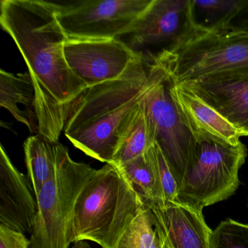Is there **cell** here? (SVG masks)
I'll return each mask as SVG.
<instances>
[{
    "label": "cell",
    "mask_w": 248,
    "mask_h": 248,
    "mask_svg": "<svg viewBox=\"0 0 248 248\" xmlns=\"http://www.w3.org/2000/svg\"><path fill=\"white\" fill-rule=\"evenodd\" d=\"M144 204L120 170L111 163L97 170L75 204L73 242L91 241L117 248Z\"/></svg>",
    "instance_id": "cell-4"
},
{
    "label": "cell",
    "mask_w": 248,
    "mask_h": 248,
    "mask_svg": "<svg viewBox=\"0 0 248 248\" xmlns=\"http://www.w3.org/2000/svg\"><path fill=\"white\" fill-rule=\"evenodd\" d=\"M248 149L210 140H194L177 201L202 210L204 207L232 197L239 187V170L245 163Z\"/></svg>",
    "instance_id": "cell-6"
},
{
    "label": "cell",
    "mask_w": 248,
    "mask_h": 248,
    "mask_svg": "<svg viewBox=\"0 0 248 248\" xmlns=\"http://www.w3.org/2000/svg\"><path fill=\"white\" fill-rule=\"evenodd\" d=\"M167 82L180 117L195 141L210 140L232 146L240 143V133L216 110L184 85Z\"/></svg>",
    "instance_id": "cell-12"
},
{
    "label": "cell",
    "mask_w": 248,
    "mask_h": 248,
    "mask_svg": "<svg viewBox=\"0 0 248 248\" xmlns=\"http://www.w3.org/2000/svg\"><path fill=\"white\" fill-rule=\"evenodd\" d=\"M152 59L168 82L183 84L227 71L248 69V34L227 27L206 28L194 23L187 7L184 29Z\"/></svg>",
    "instance_id": "cell-3"
},
{
    "label": "cell",
    "mask_w": 248,
    "mask_h": 248,
    "mask_svg": "<svg viewBox=\"0 0 248 248\" xmlns=\"http://www.w3.org/2000/svg\"><path fill=\"white\" fill-rule=\"evenodd\" d=\"M30 240L25 233L0 225V248H30Z\"/></svg>",
    "instance_id": "cell-23"
},
{
    "label": "cell",
    "mask_w": 248,
    "mask_h": 248,
    "mask_svg": "<svg viewBox=\"0 0 248 248\" xmlns=\"http://www.w3.org/2000/svg\"><path fill=\"white\" fill-rule=\"evenodd\" d=\"M0 24L22 55L37 96L38 135L59 143L72 108L87 87L68 66V37L59 23L56 2L2 0Z\"/></svg>",
    "instance_id": "cell-1"
},
{
    "label": "cell",
    "mask_w": 248,
    "mask_h": 248,
    "mask_svg": "<svg viewBox=\"0 0 248 248\" xmlns=\"http://www.w3.org/2000/svg\"><path fill=\"white\" fill-rule=\"evenodd\" d=\"M172 248H210L213 231L202 210L179 201L150 204Z\"/></svg>",
    "instance_id": "cell-13"
},
{
    "label": "cell",
    "mask_w": 248,
    "mask_h": 248,
    "mask_svg": "<svg viewBox=\"0 0 248 248\" xmlns=\"http://www.w3.org/2000/svg\"><path fill=\"white\" fill-rule=\"evenodd\" d=\"M117 168L120 170L143 204L150 205L165 202L156 168L147 152Z\"/></svg>",
    "instance_id": "cell-16"
},
{
    "label": "cell",
    "mask_w": 248,
    "mask_h": 248,
    "mask_svg": "<svg viewBox=\"0 0 248 248\" xmlns=\"http://www.w3.org/2000/svg\"><path fill=\"white\" fill-rule=\"evenodd\" d=\"M24 149L27 177L37 197L56 168V144L37 134L26 140Z\"/></svg>",
    "instance_id": "cell-18"
},
{
    "label": "cell",
    "mask_w": 248,
    "mask_h": 248,
    "mask_svg": "<svg viewBox=\"0 0 248 248\" xmlns=\"http://www.w3.org/2000/svg\"><path fill=\"white\" fill-rule=\"evenodd\" d=\"M0 106L25 124L31 133L38 134L37 96L29 72L14 74L1 69Z\"/></svg>",
    "instance_id": "cell-15"
},
{
    "label": "cell",
    "mask_w": 248,
    "mask_h": 248,
    "mask_svg": "<svg viewBox=\"0 0 248 248\" xmlns=\"http://www.w3.org/2000/svg\"><path fill=\"white\" fill-rule=\"evenodd\" d=\"M72 248H91L88 241H79L75 242Z\"/></svg>",
    "instance_id": "cell-25"
},
{
    "label": "cell",
    "mask_w": 248,
    "mask_h": 248,
    "mask_svg": "<svg viewBox=\"0 0 248 248\" xmlns=\"http://www.w3.org/2000/svg\"><path fill=\"white\" fill-rule=\"evenodd\" d=\"M147 153L156 168L163 191L165 201H177L178 194V183L166 157L156 142L151 146Z\"/></svg>",
    "instance_id": "cell-22"
},
{
    "label": "cell",
    "mask_w": 248,
    "mask_h": 248,
    "mask_svg": "<svg viewBox=\"0 0 248 248\" xmlns=\"http://www.w3.org/2000/svg\"><path fill=\"white\" fill-rule=\"evenodd\" d=\"M244 0H188V11L194 23L206 27H227Z\"/></svg>",
    "instance_id": "cell-20"
},
{
    "label": "cell",
    "mask_w": 248,
    "mask_h": 248,
    "mask_svg": "<svg viewBox=\"0 0 248 248\" xmlns=\"http://www.w3.org/2000/svg\"><path fill=\"white\" fill-rule=\"evenodd\" d=\"M156 64L157 76L143 95L141 105L154 139L162 149L179 187L192 153L194 139L171 98L165 72Z\"/></svg>",
    "instance_id": "cell-8"
},
{
    "label": "cell",
    "mask_w": 248,
    "mask_h": 248,
    "mask_svg": "<svg viewBox=\"0 0 248 248\" xmlns=\"http://www.w3.org/2000/svg\"><path fill=\"white\" fill-rule=\"evenodd\" d=\"M155 143L149 120L140 102V107L120 139L111 164L116 167L121 166L146 154Z\"/></svg>",
    "instance_id": "cell-19"
},
{
    "label": "cell",
    "mask_w": 248,
    "mask_h": 248,
    "mask_svg": "<svg viewBox=\"0 0 248 248\" xmlns=\"http://www.w3.org/2000/svg\"><path fill=\"white\" fill-rule=\"evenodd\" d=\"M210 248H248V224L231 218L220 222L212 233Z\"/></svg>",
    "instance_id": "cell-21"
},
{
    "label": "cell",
    "mask_w": 248,
    "mask_h": 248,
    "mask_svg": "<svg viewBox=\"0 0 248 248\" xmlns=\"http://www.w3.org/2000/svg\"><path fill=\"white\" fill-rule=\"evenodd\" d=\"M158 72L159 66L150 56L120 79L87 90L72 108L65 136L85 155L111 163L123 133Z\"/></svg>",
    "instance_id": "cell-2"
},
{
    "label": "cell",
    "mask_w": 248,
    "mask_h": 248,
    "mask_svg": "<svg viewBox=\"0 0 248 248\" xmlns=\"http://www.w3.org/2000/svg\"><path fill=\"white\" fill-rule=\"evenodd\" d=\"M179 85L216 110L241 136H248V69L220 72Z\"/></svg>",
    "instance_id": "cell-10"
},
{
    "label": "cell",
    "mask_w": 248,
    "mask_h": 248,
    "mask_svg": "<svg viewBox=\"0 0 248 248\" xmlns=\"http://www.w3.org/2000/svg\"><path fill=\"white\" fill-rule=\"evenodd\" d=\"M153 0H88L57 5L68 39L110 40L128 35Z\"/></svg>",
    "instance_id": "cell-7"
},
{
    "label": "cell",
    "mask_w": 248,
    "mask_h": 248,
    "mask_svg": "<svg viewBox=\"0 0 248 248\" xmlns=\"http://www.w3.org/2000/svg\"><path fill=\"white\" fill-rule=\"evenodd\" d=\"M56 168L37 197V215L30 248H69L77 200L97 171L73 160L62 143H56Z\"/></svg>",
    "instance_id": "cell-5"
},
{
    "label": "cell",
    "mask_w": 248,
    "mask_h": 248,
    "mask_svg": "<svg viewBox=\"0 0 248 248\" xmlns=\"http://www.w3.org/2000/svg\"><path fill=\"white\" fill-rule=\"evenodd\" d=\"M188 0H153L130 34L131 48L174 41L185 24Z\"/></svg>",
    "instance_id": "cell-14"
},
{
    "label": "cell",
    "mask_w": 248,
    "mask_h": 248,
    "mask_svg": "<svg viewBox=\"0 0 248 248\" xmlns=\"http://www.w3.org/2000/svg\"><path fill=\"white\" fill-rule=\"evenodd\" d=\"M37 215V197L30 179L16 168L1 145L0 225L21 233H31Z\"/></svg>",
    "instance_id": "cell-11"
},
{
    "label": "cell",
    "mask_w": 248,
    "mask_h": 248,
    "mask_svg": "<svg viewBox=\"0 0 248 248\" xmlns=\"http://www.w3.org/2000/svg\"><path fill=\"white\" fill-rule=\"evenodd\" d=\"M227 28L248 34V0H244L243 4L227 26Z\"/></svg>",
    "instance_id": "cell-24"
},
{
    "label": "cell",
    "mask_w": 248,
    "mask_h": 248,
    "mask_svg": "<svg viewBox=\"0 0 248 248\" xmlns=\"http://www.w3.org/2000/svg\"><path fill=\"white\" fill-rule=\"evenodd\" d=\"M64 54L68 66L88 89L120 79L144 60L141 53L120 39H67Z\"/></svg>",
    "instance_id": "cell-9"
},
{
    "label": "cell",
    "mask_w": 248,
    "mask_h": 248,
    "mask_svg": "<svg viewBox=\"0 0 248 248\" xmlns=\"http://www.w3.org/2000/svg\"><path fill=\"white\" fill-rule=\"evenodd\" d=\"M117 248H172L155 213L144 204L127 228Z\"/></svg>",
    "instance_id": "cell-17"
}]
</instances>
